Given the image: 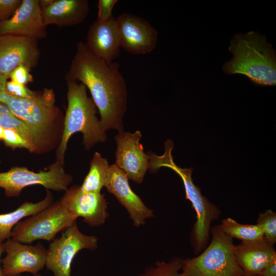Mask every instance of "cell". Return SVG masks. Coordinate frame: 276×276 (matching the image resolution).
Here are the masks:
<instances>
[{"mask_svg": "<svg viewBox=\"0 0 276 276\" xmlns=\"http://www.w3.org/2000/svg\"><path fill=\"white\" fill-rule=\"evenodd\" d=\"M65 80L77 81L88 89L103 130L124 131L127 92L118 62L106 63L93 54L85 42L79 41Z\"/></svg>", "mask_w": 276, "mask_h": 276, "instance_id": "obj_1", "label": "cell"}, {"mask_svg": "<svg viewBox=\"0 0 276 276\" xmlns=\"http://www.w3.org/2000/svg\"><path fill=\"white\" fill-rule=\"evenodd\" d=\"M228 50L233 58L223 65L225 73L244 75L257 85H275V51L264 35L255 31L238 33Z\"/></svg>", "mask_w": 276, "mask_h": 276, "instance_id": "obj_2", "label": "cell"}, {"mask_svg": "<svg viewBox=\"0 0 276 276\" xmlns=\"http://www.w3.org/2000/svg\"><path fill=\"white\" fill-rule=\"evenodd\" d=\"M66 81L67 105L62 135L56 153V160L62 164L68 142L74 133L79 132L82 134L86 149L107 139L106 132L101 128L96 116V106L91 98L87 96V88L77 81Z\"/></svg>", "mask_w": 276, "mask_h": 276, "instance_id": "obj_3", "label": "cell"}, {"mask_svg": "<svg viewBox=\"0 0 276 276\" xmlns=\"http://www.w3.org/2000/svg\"><path fill=\"white\" fill-rule=\"evenodd\" d=\"M162 155H154L152 165L153 169L158 171L162 167L169 168L176 172L181 178L186 193V198L189 200L196 214L191 235V243L195 254L202 251L209 244L211 223L217 220L221 211L203 196L200 189L193 182L192 173L193 168H182L174 162L172 155L173 148L167 145L165 147Z\"/></svg>", "mask_w": 276, "mask_h": 276, "instance_id": "obj_4", "label": "cell"}, {"mask_svg": "<svg viewBox=\"0 0 276 276\" xmlns=\"http://www.w3.org/2000/svg\"><path fill=\"white\" fill-rule=\"evenodd\" d=\"M212 240L198 256L182 260L181 276H243L235 256L233 238L220 225L211 229Z\"/></svg>", "mask_w": 276, "mask_h": 276, "instance_id": "obj_5", "label": "cell"}, {"mask_svg": "<svg viewBox=\"0 0 276 276\" xmlns=\"http://www.w3.org/2000/svg\"><path fill=\"white\" fill-rule=\"evenodd\" d=\"M76 219L60 200L17 223L11 237L24 244L37 240L52 241L59 232L72 225Z\"/></svg>", "mask_w": 276, "mask_h": 276, "instance_id": "obj_6", "label": "cell"}, {"mask_svg": "<svg viewBox=\"0 0 276 276\" xmlns=\"http://www.w3.org/2000/svg\"><path fill=\"white\" fill-rule=\"evenodd\" d=\"M63 164L56 160L46 171L35 172L26 167H13L0 173V188L8 197H18L25 188L41 185L47 190L66 191L72 177L64 171Z\"/></svg>", "mask_w": 276, "mask_h": 276, "instance_id": "obj_7", "label": "cell"}, {"mask_svg": "<svg viewBox=\"0 0 276 276\" xmlns=\"http://www.w3.org/2000/svg\"><path fill=\"white\" fill-rule=\"evenodd\" d=\"M55 103L53 90L44 88L32 98H18L10 95L5 104L15 117L42 139L58 114L59 109Z\"/></svg>", "mask_w": 276, "mask_h": 276, "instance_id": "obj_8", "label": "cell"}, {"mask_svg": "<svg viewBox=\"0 0 276 276\" xmlns=\"http://www.w3.org/2000/svg\"><path fill=\"white\" fill-rule=\"evenodd\" d=\"M97 246V238L81 233L76 221L50 244L45 266L54 276H71V265L77 254L83 249H96Z\"/></svg>", "mask_w": 276, "mask_h": 276, "instance_id": "obj_9", "label": "cell"}, {"mask_svg": "<svg viewBox=\"0 0 276 276\" xmlns=\"http://www.w3.org/2000/svg\"><path fill=\"white\" fill-rule=\"evenodd\" d=\"M116 19L121 48L127 52L144 55L155 49L158 32L148 21L127 12Z\"/></svg>", "mask_w": 276, "mask_h": 276, "instance_id": "obj_10", "label": "cell"}, {"mask_svg": "<svg viewBox=\"0 0 276 276\" xmlns=\"http://www.w3.org/2000/svg\"><path fill=\"white\" fill-rule=\"evenodd\" d=\"M142 137L140 130L133 133L123 131L114 136L117 143L115 164L129 179L137 183L143 182L149 167V156L140 143Z\"/></svg>", "mask_w": 276, "mask_h": 276, "instance_id": "obj_11", "label": "cell"}, {"mask_svg": "<svg viewBox=\"0 0 276 276\" xmlns=\"http://www.w3.org/2000/svg\"><path fill=\"white\" fill-rule=\"evenodd\" d=\"M4 245L6 256L1 260L4 276H15L24 272L35 275L45 266L47 249L40 243L32 245L10 238Z\"/></svg>", "mask_w": 276, "mask_h": 276, "instance_id": "obj_12", "label": "cell"}, {"mask_svg": "<svg viewBox=\"0 0 276 276\" xmlns=\"http://www.w3.org/2000/svg\"><path fill=\"white\" fill-rule=\"evenodd\" d=\"M37 40L8 34H0V74L8 77L20 65L31 70L39 63L40 51Z\"/></svg>", "mask_w": 276, "mask_h": 276, "instance_id": "obj_13", "label": "cell"}, {"mask_svg": "<svg viewBox=\"0 0 276 276\" xmlns=\"http://www.w3.org/2000/svg\"><path fill=\"white\" fill-rule=\"evenodd\" d=\"M0 34L37 40L45 38L48 32L42 20L39 0H22L10 18L0 21Z\"/></svg>", "mask_w": 276, "mask_h": 276, "instance_id": "obj_14", "label": "cell"}, {"mask_svg": "<svg viewBox=\"0 0 276 276\" xmlns=\"http://www.w3.org/2000/svg\"><path fill=\"white\" fill-rule=\"evenodd\" d=\"M61 200L76 219L82 217L91 226L101 225L108 216L107 203L101 192H84L74 186L65 191Z\"/></svg>", "mask_w": 276, "mask_h": 276, "instance_id": "obj_15", "label": "cell"}, {"mask_svg": "<svg viewBox=\"0 0 276 276\" xmlns=\"http://www.w3.org/2000/svg\"><path fill=\"white\" fill-rule=\"evenodd\" d=\"M126 174L115 164L110 165L105 187L126 209L134 225L139 227L153 216L148 208L131 189Z\"/></svg>", "mask_w": 276, "mask_h": 276, "instance_id": "obj_16", "label": "cell"}, {"mask_svg": "<svg viewBox=\"0 0 276 276\" xmlns=\"http://www.w3.org/2000/svg\"><path fill=\"white\" fill-rule=\"evenodd\" d=\"M43 21L46 27H71L82 23L87 17V0H39Z\"/></svg>", "mask_w": 276, "mask_h": 276, "instance_id": "obj_17", "label": "cell"}, {"mask_svg": "<svg viewBox=\"0 0 276 276\" xmlns=\"http://www.w3.org/2000/svg\"><path fill=\"white\" fill-rule=\"evenodd\" d=\"M88 49L96 56L110 63L120 54L116 19L113 16L105 21H95L89 26L85 42Z\"/></svg>", "mask_w": 276, "mask_h": 276, "instance_id": "obj_18", "label": "cell"}, {"mask_svg": "<svg viewBox=\"0 0 276 276\" xmlns=\"http://www.w3.org/2000/svg\"><path fill=\"white\" fill-rule=\"evenodd\" d=\"M235 256L243 276L261 275L266 267L276 261L273 245L264 237L235 245Z\"/></svg>", "mask_w": 276, "mask_h": 276, "instance_id": "obj_19", "label": "cell"}, {"mask_svg": "<svg viewBox=\"0 0 276 276\" xmlns=\"http://www.w3.org/2000/svg\"><path fill=\"white\" fill-rule=\"evenodd\" d=\"M53 197L48 190L45 198L36 203L26 201L15 210L0 214V243L11 237L12 231L23 218L31 216L46 209L53 203Z\"/></svg>", "mask_w": 276, "mask_h": 276, "instance_id": "obj_20", "label": "cell"}, {"mask_svg": "<svg viewBox=\"0 0 276 276\" xmlns=\"http://www.w3.org/2000/svg\"><path fill=\"white\" fill-rule=\"evenodd\" d=\"M110 165L107 160L98 152L95 153L90 163L89 172L80 189L84 192L100 193L108 177Z\"/></svg>", "mask_w": 276, "mask_h": 276, "instance_id": "obj_21", "label": "cell"}, {"mask_svg": "<svg viewBox=\"0 0 276 276\" xmlns=\"http://www.w3.org/2000/svg\"><path fill=\"white\" fill-rule=\"evenodd\" d=\"M220 226L227 235L242 242L255 241L264 237L262 231L257 224L240 223L231 218L223 219Z\"/></svg>", "mask_w": 276, "mask_h": 276, "instance_id": "obj_22", "label": "cell"}, {"mask_svg": "<svg viewBox=\"0 0 276 276\" xmlns=\"http://www.w3.org/2000/svg\"><path fill=\"white\" fill-rule=\"evenodd\" d=\"M0 126L17 131L29 142L35 150L42 140L34 130L13 115L0 113Z\"/></svg>", "mask_w": 276, "mask_h": 276, "instance_id": "obj_23", "label": "cell"}, {"mask_svg": "<svg viewBox=\"0 0 276 276\" xmlns=\"http://www.w3.org/2000/svg\"><path fill=\"white\" fill-rule=\"evenodd\" d=\"M182 260L179 257H174L168 261H157L138 276H181Z\"/></svg>", "mask_w": 276, "mask_h": 276, "instance_id": "obj_24", "label": "cell"}, {"mask_svg": "<svg viewBox=\"0 0 276 276\" xmlns=\"http://www.w3.org/2000/svg\"><path fill=\"white\" fill-rule=\"evenodd\" d=\"M262 231L264 237L272 245L276 242V213L267 210L259 214L257 224Z\"/></svg>", "mask_w": 276, "mask_h": 276, "instance_id": "obj_25", "label": "cell"}, {"mask_svg": "<svg viewBox=\"0 0 276 276\" xmlns=\"http://www.w3.org/2000/svg\"><path fill=\"white\" fill-rule=\"evenodd\" d=\"M2 141L6 146L13 149L23 148L31 152L35 151L27 140L17 131L12 129H4Z\"/></svg>", "mask_w": 276, "mask_h": 276, "instance_id": "obj_26", "label": "cell"}, {"mask_svg": "<svg viewBox=\"0 0 276 276\" xmlns=\"http://www.w3.org/2000/svg\"><path fill=\"white\" fill-rule=\"evenodd\" d=\"M6 89L10 96L18 98H32L35 97L37 93V92L30 89L27 85L12 80L7 82Z\"/></svg>", "mask_w": 276, "mask_h": 276, "instance_id": "obj_27", "label": "cell"}, {"mask_svg": "<svg viewBox=\"0 0 276 276\" xmlns=\"http://www.w3.org/2000/svg\"><path fill=\"white\" fill-rule=\"evenodd\" d=\"M31 69L25 65H20L14 68L9 76L10 80L27 85L33 81Z\"/></svg>", "mask_w": 276, "mask_h": 276, "instance_id": "obj_28", "label": "cell"}, {"mask_svg": "<svg viewBox=\"0 0 276 276\" xmlns=\"http://www.w3.org/2000/svg\"><path fill=\"white\" fill-rule=\"evenodd\" d=\"M118 2L117 0H99L97 4L98 11L97 20L105 21L112 17V10Z\"/></svg>", "mask_w": 276, "mask_h": 276, "instance_id": "obj_29", "label": "cell"}, {"mask_svg": "<svg viewBox=\"0 0 276 276\" xmlns=\"http://www.w3.org/2000/svg\"><path fill=\"white\" fill-rule=\"evenodd\" d=\"M22 0H0V21L10 18Z\"/></svg>", "mask_w": 276, "mask_h": 276, "instance_id": "obj_30", "label": "cell"}, {"mask_svg": "<svg viewBox=\"0 0 276 276\" xmlns=\"http://www.w3.org/2000/svg\"><path fill=\"white\" fill-rule=\"evenodd\" d=\"M260 276H276V261L266 267Z\"/></svg>", "mask_w": 276, "mask_h": 276, "instance_id": "obj_31", "label": "cell"}, {"mask_svg": "<svg viewBox=\"0 0 276 276\" xmlns=\"http://www.w3.org/2000/svg\"><path fill=\"white\" fill-rule=\"evenodd\" d=\"M5 248L4 243H0V276H4L3 274L2 270V267L1 266V256L3 254V253L5 251Z\"/></svg>", "mask_w": 276, "mask_h": 276, "instance_id": "obj_32", "label": "cell"}, {"mask_svg": "<svg viewBox=\"0 0 276 276\" xmlns=\"http://www.w3.org/2000/svg\"><path fill=\"white\" fill-rule=\"evenodd\" d=\"M4 130V129L1 126H0V141H2Z\"/></svg>", "mask_w": 276, "mask_h": 276, "instance_id": "obj_33", "label": "cell"}, {"mask_svg": "<svg viewBox=\"0 0 276 276\" xmlns=\"http://www.w3.org/2000/svg\"><path fill=\"white\" fill-rule=\"evenodd\" d=\"M15 276H21V275H15ZM34 276H41V275H38V274H37L34 275Z\"/></svg>", "mask_w": 276, "mask_h": 276, "instance_id": "obj_34", "label": "cell"}, {"mask_svg": "<svg viewBox=\"0 0 276 276\" xmlns=\"http://www.w3.org/2000/svg\"><path fill=\"white\" fill-rule=\"evenodd\" d=\"M256 276H260V275H256Z\"/></svg>", "mask_w": 276, "mask_h": 276, "instance_id": "obj_35", "label": "cell"}]
</instances>
